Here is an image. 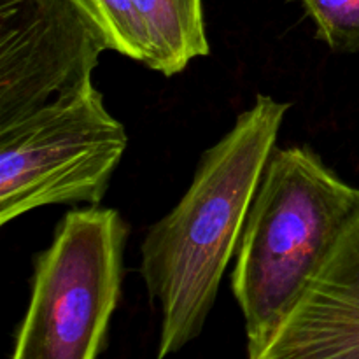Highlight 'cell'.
I'll use <instances>...</instances> for the list:
<instances>
[{
    "instance_id": "9c48e42d",
    "label": "cell",
    "mask_w": 359,
    "mask_h": 359,
    "mask_svg": "<svg viewBox=\"0 0 359 359\" xmlns=\"http://www.w3.org/2000/svg\"><path fill=\"white\" fill-rule=\"evenodd\" d=\"M318 35L337 53H359V0H300Z\"/></svg>"
},
{
    "instance_id": "ba28073f",
    "label": "cell",
    "mask_w": 359,
    "mask_h": 359,
    "mask_svg": "<svg viewBox=\"0 0 359 359\" xmlns=\"http://www.w3.org/2000/svg\"><path fill=\"white\" fill-rule=\"evenodd\" d=\"M105 48L146 65L149 46L132 0H72Z\"/></svg>"
},
{
    "instance_id": "8992f818",
    "label": "cell",
    "mask_w": 359,
    "mask_h": 359,
    "mask_svg": "<svg viewBox=\"0 0 359 359\" xmlns=\"http://www.w3.org/2000/svg\"><path fill=\"white\" fill-rule=\"evenodd\" d=\"M252 359H359V205L321 270Z\"/></svg>"
},
{
    "instance_id": "7a4b0ae2",
    "label": "cell",
    "mask_w": 359,
    "mask_h": 359,
    "mask_svg": "<svg viewBox=\"0 0 359 359\" xmlns=\"http://www.w3.org/2000/svg\"><path fill=\"white\" fill-rule=\"evenodd\" d=\"M359 205L314 149H273L252 198L231 273L256 358L321 270Z\"/></svg>"
},
{
    "instance_id": "3957f363",
    "label": "cell",
    "mask_w": 359,
    "mask_h": 359,
    "mask_svg": "<svg viewBox=\"0 0 359 359\" xmlns=\"http://www.w3.org/2000/svg\"><path fill=\"white\" fill-rule=\"evenodd\" d=\"M128 224L114 209L62 217L37 256L11 359H97L118 307Z\"/></svg>"
},
{
    "instance_id": "6da1fadb",
    "label": "cell",
    "mask_w": 359,
    "mask_h": 359,
    "mask_svg": "<svg viewBox=\"0 0 359 359\" xmlns=\"http://www.w3.org/2000/svg\"><path fill=\"white\" fill-rule=\"evenodd\" d=\"M290 104L258 95L203 153L177 205L147 230L140 272L161 311L158 359L202 333Z\"/></svg>"
},
{
    "instance_id": "52a82bcc",
    "label": "cell",
    "mask_w": 359,
    "mask_h": 359,
    "mask_svg": "<svg viewBox=\"0 0 359 359\" xmlns=\"http://www.w3.org/2000/svg\"><path fill=\"white\" fill-rule=\"evenodd\" d=\"M146 34V67L175 76L189 62L209 55L202 0H132Z\"/></svg>"
},
{
    "instance_id": "5b68a950",
    "label": "cell",
    "mask_w": 359,
    "mask_h": 359,
    "mask_svg": "<svg viewBox=\"0 0 359 359\" xmlns=\"http://www.w3.org/2000/svg\"><path fill=\"white\" fill-rule=\"evenodd\" d=\"M105 49L72 0H0V126L90 83Z\"/></svg>"
},
{
    "instance_id": "277c9868",
    "label": "cell",
    "mask_w": 359,
    "mask_h": 359,
    "mask_svg": "<svg viewBox=\"0 0 359 359\" xmlns=\"http://www.w3.org/2000/svg\"><path fill=\"white\" fill-rule=\"evenodd\" d=\"M126 147L91 81L0 126V224L39 207L98 205Z\"/></svg>"
}]
</instances>
